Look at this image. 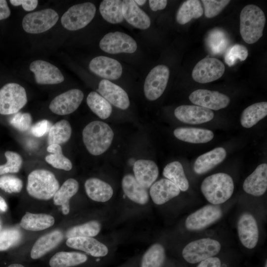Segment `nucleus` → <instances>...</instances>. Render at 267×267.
<instances>
[{
	"instance_id": "obj_55",
	"label": "nucleus",
	"mask_w": 267,
	"mask_h": 267,
	"mask_svg": "<svg viewBox=\"0 0 267 267\" xmlns=\"http://www.w3.org/2000/svg\"><path fill=\"white\" fill-rule=\"evenodd\" d=\"M135 2L136 3V4L138 5H143L144 4V3L146 2V0H134Z\"/></svg>"
},
{
	"instance_id": "obj_14",
	"label": "nucleus",
	"mask_w": 267,
	"mask_h": 267,
	"mask_svg": "<svg viewBox=\"0 0 267 267\" xmlns=\"http://www.w3.org/2000/svg\"><path fill=\"white\" fill-rule=\"evenodd\" d=\"M84 98L80 89H72L56 96L49 105L50 110L57 115L71 114L77 109Z\"/></svg>"
},
{
	"instance_id": "obj_1",
	"label": "nucleus",
	"mask_w": 267,
	"mask_h": 267,
	"mask_svg": "<svg viewBox=\"0 0 267 267\" xmlns=\"http://www.w3.org/2000/svg\"><path fill=\"white\" fill-rule=\"evenodd\" d=\"M82 136L87 150L90 154L97 156L103 153L110 146L114 133L107 124L94 121L84 128Z\"/></svg>"
},
{
	"instance_id": "obj_39",
	"label": "nucleus",
	"mask_w": 267,
	"mask_h": 267,
	"mask_svg": "<svg viewBox=\"0 0 267 267\" xmlns=\"http://www.w3.org/2000/svg\"><path fill=\"white\" fill-rule=\"evenodd\" d=\"M46 150L50 153L45 157L47 163L56 169L66 171L71 170L72 164L71 161L63 155L62 148L59 144L49 145Z\"/></svg>"
},
{
	"instance_id": "obj_43",
	"label": "nucleus",
	"mask_w": 267,
	"mask_h": 267,
	"mask_svg": "<svg viewBox=\"0 0 267 267\" xmlns=\"http://www.w3.org/2000/svg\"><path fill=\"white\" fill-rule=\"evenodd\" d=\"M4 155L6 163L0 165V175L18 173L23 163L21 156L17 153L11 151H6Z\"/></svg>"
},
{
	"instance_id": "obj_52",
	"label": "nucleus",
	"mask_w": 267,
	"mask_h": 267,
	"mask_svg": "<svg viewBox=\"0 0 267 267\" xmlns=\"http://www.w3.org/2000/svg\"><path fill=\"white\" fill-rule=\"evenodd\" d=\"M149 6L151 9L153 11L158 10H162L164 9L167 4L166 0H149Z\"/></svg>"
},
{
	"instance_id": "obj_50",
	"label": "nucleus",
	"mask_w": 267,
	"mask_h": 267,
	"mask_svg": "<svg viewBox=\"0 0 267 267\" xmlns=\"http://www.w3.org/2000/svg\"><path fill=\"white\" fill-rule=\"evenodd\" d=\"M10 2L15 6L22 5L25 10L30 11L36 8L38 1L37 0H10Z\"/></svg>"
},
{
	"instance_id": "obj_17",
	"label": "nucleus",
	"mask_w": 267,
	"mask_h": 267,
	"mask_svg": "<svg viewBox=\"0 0 267 267\" xmlns=\"http://www.w3.org/2000/svg\"><path fill=\"white\" fill-rule=\"evenodd\" d=\"M176 117L180 121L189 124H200L212 120L213 112L198 105H182L174 111Z\"/></svg>"
},
{
	"instance_id": "obj_8",
	"label": "nucleus",
	"mask_w": 267,
	"mask_h": 267,
	"mask_svg": "<svg viewBox=\"0 0 267 267\" xmlns=\"http://www.w3.org/2000/svg\"><path fill=\"white\" fill-rule=\"evenodd\" d=\"M59 16L53 9L47 8L30 13L22 20V27L26 32L39 34L47 31L57 22Z\"/></svg>"
},
{
	"instance_id": "obj_26",
	"label": "nucleus",
	"mask_w": 267,
	"mask_h": 267,
	"mask_svg": "<svg viewBox=\"0 0 267 267\" xmlns=\"http://www.w3.org/2000/svg\"><path fill=\"white\" fill-rule=\"evenodd\" d=\"M63 235L60 230H55L40 237L33 245L31 257L38 259L55 248L63 239Z\"/></svg>"
},
{
	"instance_id": "obj_47",
	"label": "nucleus",
	"mask_w": 267,
	"mask_h": 267,
	"mask_svg": "<svg viewBox=\"0 0 267 267\" xmlns=\"http://www.w3.org/2000/svg\"><path fill=\"white\" fill-rule=\"evenodd\" d=\"M229 0H202L204 8L205 15L207 18H211L220 14L229 3Z\"/></svg>"
},
{
	"instance_id": "obj_19",
	"label": "nucleus",
	"mask_w": 267,
	"mask_h": 267,
	"mask_svg": "<svg viewBox=\"0 0 267 267\" xmlns=\"http://www.w3.org/2000/svg\"><path fill=\"white\" fill-rule=\"evenodd\" d=\"M97 91L107 101L119 109L125 110L130 105L127 92L108 80L103 79L99 82Z\"/></svg>"
},
{
	"instance_id": "obj_54",
	"label": "nucleus",
	"mask_w": 267,
	"mask_h": 267,
	"mask_svg": "<svg viewBox=\"0 0 267 267\" xmlns=\"http://www.w3.org/2000/svg\"><path fill=\"white\" fill-rule=\"evenodd\" d=\"M7 205L5 200L0 196V211L2 212H5L7 211Z\"/></svg>"
},
{
	"instance_id": "obj_46",
	"label": "nucleus",
	"mask_w": 267,
	"mask_h": 267,
	"mask_svg": "<svg viewBox=\"0 0 267 267\" xmlns=\"http://www.w3.org/2000/svg\"><path fill=\"white\" fill-rule=\"evenodd\" d=\"M22 187V181L15 176L6 175L0 177V188L6 192L18 193Z\"/></svg>"
},
{
	"instance_id": "obj_33",
	"label": "nucleus",
	"mask_w": 267,
	"mask_h": 267,
	"mask_svg": "<svg viewBox=\"0 0 267 267\" xmlns=\"http://www.w3.org/2000/svg\"><path fill=\"white\" fill-rule=\"evenodd\" d=\"M204 12L200 1L187 0L184 1L179 7L176 15L178 23L184 25L193 18H198Z\"/></svg>"
},
{
	"instance_id": "obj_10",
	"label": "nucleus",
	"mask_w": 267,
	"mask_h": 267,
	"mask_svg": "<svg viewBox=\"0 0 267 267\" xmlns=\"http://www.w3.org/2000/svg\"><path fill=\"white\" fill-rule=\"evenodd\" d=\"M99 46L103 51L110 54L132 53L136 51L137 44L129 35L117 31L106 34L100 40Z\"/></svg>"
},
{
	"instance_id": "obj_2",
	"label": "nucleus",
	"mask_w": 267,
	"mask_h": 267,
	"mask_svg": "<svg viewBox=\"0 0 267 267\" xmlns=\"http://www.w3.org/2000/svg\"><path fill=\"white\" fill-rule=\"evenodd\" d=\"M266 24L263 11L258 6H245L240 14V33L243 40L248 44L257 42L263 36Z\"/></svg>"
},
{
	"instance_id": "obj_24",
	"label": "nucleus",
	"mask_w": 267,
	"mask_h": 267,
	"mask_svg": "<svg viewBox=\"0 0 267 267\" xmlns=\"http://www.w3.org/2000/svg\"><path fill=\"white\" fill-rule=\"evenodd\" d=\"M180 191L179 188L171 181L167 178H162L151 186L149 193L154 203L162 205L178 195Z\"/></svg>"
},
{
	"instance_id": "obj_29",
	"label": "nucleus",
	"mask_w": 267,
	"mask_h": 267,
	"mask_svg": "<svg viewBox=\"0 0 267 267\" xmlns=\"http://www.w3.org/2000/svg\"><path fill=\"white\" fill-rule=\"evenodd\" d=\"M174 135L178 139L192 143H204L214 137L212 131L193 127H179L174 131Z\"/></svg>"
},
{
	"instance_id": "obj_48",
	"label": "nucleus",
	"mask_w": 267,
	"mask_h": 267,
	"mask_svg": "<svg viewBox=\"0 0 267 267\" xmlns=\"http://www.w3.org/2000/svg\"><path fill=\"white\" fill-rule=\"evenodd\" d=\"M9 123L17 130L25 132L31 127L32 118L29 113L17 112L10 119Z\"/></svg>"
},
{
	"instance_id": "obj_58",
	"label": "nucleus",
	"mask_w": 267,
	"mask_h": 267,
	"mask_svg": "<svg viewBox=\"0 0 267 267\" xmlns=\"http://www.w3.org/2000/svg\"><path fill=\"white\" fill-rule=\"evenodd\" d=\"M0 228H1V224H0Z\"/></svg>"
},
{
	"instance_id": "obj_22",
	"label": "nucleus",
	"mask_w": 267,
	"mask_h": 267,
	"mask_svg": "<svg viewBox=\"0 0 267 267\" xmlns=\"http://www.w3.org/2000/svg\"><path fill=\"white\" fill-rule=\"evenodd\" d=\"M134 177L145 188L150 187L156 180L159 174L156 164L152 160L140 159L133 166Z\"/></svg>"
},
{
	"instance_id": "obj_34",
	"label": "nucleus",
	"mask_w": 267,
	"mask_h": 267,
	"mask_svg": "<svg viewBox=\"0 0 267 267\" xmlns=\"http://www.w3.org/2000/svg\"><path fill=\"white\" fill-rule=\"evenodd\" d=\"M87 256L76 252H59L50 259V267H71L83 264L87 261Z\"/></svg>"
},
{
	"instance_id": "obj_30",
	"label": "nucleus",
	"mask_w": 267,
	"mask_h": 267,
	"mask_svg": "<svg viewBox=\"0 0 267 267\" xmlns=\"http://www.w3.org/2000/svg\"><path fill=\"white\" fill-rule=\"evenodd\" d=\"M79 189V183L74 178H69L59 188L53 196V203L61 207L62 213L67 215L70 212V199Z\"/></svg>"
},
{
	"instance_id": "obj_40",
	"label": "nucleus",
	"mask_w": 267,
	"mask_h": 267,
	"mask_svg": "<svg viewBox=\"0 0 267 267\" xmlns=\"http://www.w3.org/2000/svg\"><path fill=\"white\" fill-rule=\"evenodd\" d=\"M165 257L163 246L158 243L154 244L143 255L141 267H162Z\"/></svg>"
},
{
	"instance_id": "obj_13",
	"label": "nucleus",
	"mask_w": 267,
	"mask_h": 267,
	"mask_svg": "<svg viewBox=\"0 0 267 267\" xmlns=\"http://www.w3.org/2000/svg\"><path fill=\"white\" fill-rule=\"evenodd\" d=\"M189 99L194 104L211 110L225 108L230 102L229 97L225 94L206 89L194 90L190 94Z\"/></svg>"
},
{
	"instance_id": "obj_16",
	"label": "nucleus",
	"mask_w": 267,
	"mask_h": 267,
	"mask_svg": "<svg viewBox=\"0 0 267 267\" xmlns=\"http://www.w3.org/2000/svg\"><path fill=\"white\" fill-rule=\"evenodd\" d=\"M89 69L94 74L105 80H117L122 74L120 63L113 58L104 56L93 58L89 63Z\"/></svg>"
},
{
	"instance_id": "obj_36",
	"label": "nucleus",
	"mask_w": 267,
	"mask_h": 267,
	"mask_svg": "<svg viewBox=\"0 0 267 267\" xmlns=\"http://www.w3.org/2000/svg\"><path fill=\"white\" fill-rule=\"evenodd\" d=\"M163 176L176 184L182 191L189 188V182L185 175L181 164L178 161L167 165L163 172Z\"/></svg>"
},
{
	"instance_id": "obj_12",
	"label": "nucleus",
	"mask_w": 267,
	"mask_h": 267,
	"mask_svg": "<svg viewBox=\"0 0 267 267\" xmlns=\"http://www.w3.org/2000/svg\"><path fill=\"white\" fill-rule=\"evenodd\" d=\"M222 215L220 206L207 205L189 215L185 220V225L189 230H201L218 220Z\"/></svg>"
},
{
	"instance_id": "obj_56",
	"label": "nucleus",
	"mask_w": 267,
	"mask_h": 267,
	"mask_svg": "<svg viewBox=\"0 0 267 267\" xmlns=\"http://www.w3.org/2000/svg\"><path fill=\"white\" fill-rule=\"evenodd\" d=\"M8 267H24L23 265L18 264H14L9 265Z\"/></svg>"
},
{
	"instance_id": "obj_9",
	"label": "nucleus",
	"mask_w": 267,
	"mask_h": 267,
	"mask_svg": "<svg viewBox=\"0 0 267 267\" xmlns=\"http://www.w3.org/2000/svg\"><path fill=\"white\" fill-rule=\"evenodd\" d=\"M169 76V69L164 65H157L149 72L144 84V92L147 99L153 101L161 96L167 87Z\"/></svg>"
},
{
	"instance_id": "obj_49",
	"label": "nucleus",
	"mask_w": 267,
	"mask_h": 267,
	"mask_svg": "<svg viewBox=\"0 0 267 267\" xmlns=\"http://www.w3.org/2000/svg\"><path fill=\"white\" fill-rule=\"evenodd\" d=\"M51 126L49 121L42 120L35 124L31 127V131L35 136L40 137L49 132Z\"/></svg>"
},
{
	"instance_id": "obj_7",
	"label": "nucleus",
	"mask_w": 267,
	"mask_h": 267,
	"mask_svg": "<svg viewBox=\"0 0 267 267\" xmlns=\"http://www.w3.org/2000/svg\"><path fill=\"white\" fill-rule=\"evenodd\" d=\"M221 249L218 241L210 238H201L186 245L182 255L188 263L195 264L218 254Z\"/></svg>"
},
{
	"instance_id": "obj_23",
	"label": "nucleus",
	"mask_w": 267,
	"mask_h": 267,
	"mask_svg": "<svg viewBox=\"0 0 267 267\" xmlns=\"http://www.w3.org/2000/svg\"><path fill=\"white\" fill-rule=\"evenodd\" d=\"M66 244L70 248L84 251L95 257L105 256L108 252L106 245L92 237L69 238Z\"/></svg>"
},
{
	"instance_id": "obj_35",
	"label": "nucleus",
	"mask_w": 267,
	"mask_h": 267,
	"mask_svg": "<svg viewBox=\"0 0 267 267\" xmlns=\"http://www.w3.org/2000/svg\"><path fill=\"white\" fill-rule=\"evenodd\" d=\"M99 9L102 17L109 23L117 24L124 19L122 12V0H102Z\"/></svg>"
},
{
	"instance_id": "obj_21",
	"label": "nucleus",
	"mask_w": 267,
	"mask_h": 267,
	"mask_svg": "<svg viewBox=\"0 0 267 267\" xmlns=\"http://www.w3.org/2000/svg\"><path fill=\"white\" fill-rule=\"evenodd\" d=\"M122 12L124 19L134 27L145 30L150 25L148 15L133 0H122Z\"/></svg>"
},
{
	"instance_id": "obj_3",
	"label": "nucleus",
	"mask_w": 267,
	"mask_h": 267,
	"mask_svg": "<svg viewBox=\"0 0 267 267\" xmlns=\"http://www.w3.org/2000/svg\"><path fill=\"white\" fill-rule=\"evenodd\" d=\"M201 190L205 198L212 204H222L232 195L234 183L228 175L219 173L206 178L202 181Z\"/></svg>"
},
{
	"instance_id": "obj_32",
	"label": "nucleus",
	"mask_w": 267,
	"mask_h": 267,
	"mask_svg": "<svg viewBox=\"0 0 267 267\" xmlns=\"http://www.w3.org/2000/svg\"><path fill=\"white\" fill-rule=\"evenodd\" d=\"M267 115V102L263 101L252 104L242 112L240 123L242 127L250 128Z\"/></svg>"
},
{
	"instance_id": "obj_38",
	"label": "nucleus",
	"mask_w": 267,
	"mask_h": 267,
	"mask_svg": "<svg viewBox=\"0 0 267 267\" xmlns=\"http://www.w3.org/2000/svg\"><path fill=\"white\" fill-rule=\"evenodd\" d=\"M87 103L91 110L102 119L108 118L112 113L110 103L96 92L91 91L89 94Z\"/></svg>"
},
{
	"instance_id": "obj_42",
	"label": "nucleus",
	"mask_w": 267,
	"mask_h": 267,
	"mask_svg": "<svg viewBox=\"0 0 267 267\" xmlns=\"http://www.w3.org/2000/svg\"><path fill=\"white\" fill-rule=\"evenodd\" d=\"M100 229L101 225L98 221H91L70 228L67 231L65 236L67 239L77 237H91L97 235Z\"/></svg>"
},
{
	"instance_id": "obj_25",
	"label": "nucleus",
	"mask_w": 267,
	"mask_h": 267,
	"mask_svg": "<svg viewBox=\"0 0 267 267\" xmlns=\"http://www.w3.org/2000/svg\"><path fill=\"white\" fill-rule=\"evenodd\" d=\"M226 156L223 148H216L198 157L194 163L193 170L197 174H204L221 163Z\"/></svg>"
},
{
	"instance_id": "obj_41",
	"label": "nucleus",
	"mask_w": 267,
	"mask_h": 267,
	"mask_svg": "<svg viewBox=\"0 0 267 267\" xmlns=\"http://www.w3.org/2000/svg\"><path fill=\"white\" fill-rule=\"evenodd\" d=\"M229 43L228 38L222 29H216L211 31L206 39V44L210 51L214 54L222 53Z\"/></svg>"
},
{
	"instance_id": "obj_11",
	"label": "nucleus",
	"mask_w": 267,
	"mask_h": 267,
	"mask_svg": "<svg viewBox=\"0 0 267 267\" xmlns=\"http://www.w3.org/2000/svg\"><path fill=\"white\" fill-rule=\"evenodd\" d=\"M224 71L225 66L221 60L214 57H206L194 66L192 77L196 82L205 84L219 79Z\"/></svg>"
},
{
	"instance_id": "obj_5",
	"label": "nucleus",
	"mask_w": 267,
	"mask_h": 267,
	"mask_svg": "<svg viewBox=\"0 0 267 267\" xmlns=\"http://www.w3.org/2000/svg\"><path fill=\"white\" fill-rule=\"evenodd\" d=\"M25 89L16 83H8L0 89V114H14L27 103Z\"/></svg>"
},
{
	"instance_id": "obj_31",
	"label": "nucleus",
	"mask_w": 267,
	"mask_h": 267,
	"mask_svg": "<svg viewBox=\"0 0 267 267\" xmlns=\"http://www.w3.org/2000/svg\"><path fill=\"white\" fill-rule=\"evenodd\" d=\"M54 223V219L51 215L26 212L20 224L26 230L37 231L51 227Z\"/></svg>"
},
{
	"instance_id": "obj_18",
	"label": "nucleus",
	"mask_w": 267,
	"mask_h": 267,
	"mask_svg": "<svg viewBox=\"0 0 267 267\" xmlns=\"http://www.w3.org/2000/svg\"><path fill=\"white\" fill-rule=\"evenodd\" d=\"M239 239L244 246L248 249L254 248L258 241L259 230L255 218L245 213L241 215L237 222Z\"/></svg>"
},
{
	"instance_id": "obj_51",
	"label": "nucleus",
	"mask_w": 267,
	"mask_h": 267,
	"mask_svg": "<svg viewBox=\"0 0 267 267\" xmlns=\"http://www.w3.org/2000/svg\"><path fill=\"white\" fill-rule=\"evenodd\" d=\"M220 260L217 257H210L201 262L197 267H221Z\"/></svg>"
},
{
	"instance_id": "obj_6",
	"label": "nucleus",
	"mask_w": 267,
	"mask_h": 267,
	"mask_svg": "<svg viewBox=\"0 0 267 267\" xmlns=\"http://www.w3.org/2000/svg\"><path fill=\"white\" fill-rule=\"evenodd\" d=\"M96 12L95 6L87 2L70 7L62 15V26L70 31H76L86 27L93 18Z\"/></svg>"
},
{
	"instance_id": "obj_44",
	"label": "nucleus",
	"mask_w": 267,
	"mask_h": 267,
	"mask_svg": "<svg viewBox=\"0 0 267 267\" xmlns=\"http://www.w3.org/2000/svg\"><path fill=\"white\" fill-rule=\"evenodd\" d=\"M21 234L16 228H7L0 230V251L6 250L18 243Z\"/></svg>"
},
{
	"instance_id": "obj_28",
	"label": "nucleus",
	"mask_w": 267,
	"mask_h": 267,
	"mask_svg": "<svg viewBox=\"0 0 267 267\" xmlns=\"http://www.w3.org/2000/svg\"><path fill=\"white\" fill-rule=\"evenodd\" d=\"M122 185L125 194L130 200L139 204L147 203L149 196L146 188L139 184L133 175H125Z\"/></svg>"
},
{
	"instance_id": "obj_37",
	"label": "nucleus",
	"mask_w": 267,
	"mask_h": 267,
	"mask_svg": "<svg viewBox=\"0 0 267 267\" xmlns=\"http://www.w3.org/2000/svg\"><path fill=\"white\" fill-rule=\"evenodd\" d=\"M72 128L66 120H60L51 126L49 132L47 142L49 145L60 144L67 142L71 136Z\"/></svg>"
},
{
	"instance_id": "obj_45",
	"label": "nucleus",
	"mask_w": 267,
	"mask_h": 267,
	"mask_svg": "<svg viewBox=\"0 0 267 267\" xmlns=\"http://www.w3.org/2000/svg\"><path fill=\"white\" fill-rule=\"evenodd\" d=\"M248 56V50L244 45L236 44L230 46L226 51L224 60L229 66L234 65L238 60H245Z\"/></svg>"
},
{
	"instance_id": "obj_57",
	"label": "nucleus",
	"mask_w": 267,
	"mask_h": 267,
	"mask_svg": "<svg viewBox=\"0 0 267 267\" xmlns=\"http://www.w3.org/2000/svg\"><path fill=\"white\" fill-rule=\"evenodd\" d=\"M265 267H267V262L266 263V265H265Z\"/></svg>"
},
{
	"instance_id": "obj_53",
	"label": "nucleus",
	"mask_w": 267,
	"mask_h": 267,
	"mask_svg": "<svg viewBox=\"0 0 267 267\" xmlns=\"http://www.w3.org/2000/svg\"><path fill=\"white\" fill-rule=\"evenodd\" d=\"M10 15V11L5 0H0V20L8 18Z\"/></svg>"
},
{
	"instance_id": "obj_27",
	"label": "nucleus",
	"mask_w": 267,
	"mask_h": 267,
	"mask_svg": "<svg viewBox=\"0 0 267 267\" xmlns=\"http://www.w3.org/2000/svg\"><path fill=\"white\" fill-rule=\"evenodd\" d=\"M85 188L89 197L96 202L107 201L113 194L112 187L110 184L95 178H89L85 181Z\"/></svg>"
},
{
	"instance_id": "obj_4",
	"label": "nucleus",
	"mask_w": 267,
	"mask_h": 267,
	"mask_svg": "<svg viewBox=\"0 0 267 267\" xmlns=\"http://www.w3.org/2000/svg\"><path fill=\"white\" fill-rule=\"evenodd\" d=\"M59 183L54 175L44 169H37L28 176L27 191L32 197L47 200L53 197L59 188Z\"/></svg>"
},
{
	"instance_id": "obj_20",
	"label": "nucleus",
	"mask_w": 267,
	"mask_h": 267,
	"mask_svg": "<svg viewBox=\"0 0 267 267\" xmlns=\"http://www.w3.org/2000/svg\"><path fill=\"white\" fill-rule=\"evenodd\" d=\"M244 190L247 193L260 196L263 195L267 189V164L259 165L255 171L244 180Z\"/></svg>"
},
{
	"instance_id": "obj_15",
	"label": "nucleus",
	"mask_w": 267,
	"mask_h": 267,
	"mask_svg": "<svg viewBox=\"0 0 267 267\" xmlns=\"http://www.w3.org/2000/svg\"><path fill=\"white\" fill-rule=\"evenodd\" d=\"M30 70L38 84L53 85L62 83L64 78L59 69L53 64L41 60L32 62Z\"/></svg>"
}]
</instances>
